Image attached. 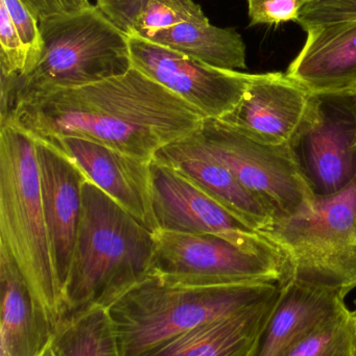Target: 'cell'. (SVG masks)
Listing matches in <instances>:
<instances>
[{
  "mask_svg": "<svg viewBox=\"0 0 356 356\" xmlns=\"http://www.w3.org/2000/svg\"><path fill=\"white\" fill-rule=\"evenodd\" d=\"M205 117L132 68L125 74L19 102L0 117L39 141L65 137L98 142L144 162L198 131Z\"/></svg>",
  "mask_w": 356,
  "mask_h": 356,
  "instance_id": "obj_1",
  "label": "cell"
},
{
  "mask_svg": "<svg viewBox=\"0 0 356 356\" xmlns=\"http://www.w3.org/2000/svg\"><path fill=\"white\" fill-rule=\"evenodd\" d=\"M155 232L89 179L68 275L61 292L60 322L109 309L148 277ZM59 326V325H58Z\"/></svg>",
  "mask_w": 356,
  "mask_h": 356,
  "instance_id": "obj_2",
  "label": "cell"
},
{
  "mask_svg": "<svg viewBox=\"0 0 356 356\" xmlns=\"http://www.w3.org/2000/svg\"><path fill=\"white\" fill-rule=\"evenodd\" d=\"M278 284L192 286L148 275L107 309L121 356H148L208 322L275 300Z\"/></svg>",
  "mask_w": 356,
  "mask_h": 356,
  "instance_id": "obj_3",
  "label": "cell"
},
{
  "mask_svg": "<svg viewBox=\"0 0 356 356\" xmlns=\"http://www.w3.org/2000/svg\"><path fill=\"white\" fill-rule=\"evenodd\" d=\"M39 23L43 39L41 58L27 74L10 81L0 79V117L33 96L98 83L133 68L129 35L96 6Z\"/></svg>",
  "mask_w": 356,
  "mask_h": 356,
  "instance_id": "obj_4",
  "label": "cell"
},
{
  "mask_svg": "<svg viewBox=\"0 0 356 356\" xmlns=\"http://www.w3.org/2000/svg\"><path fill=\"white\" fill-rule=\"evenodd\" d=\"M0 244L58 328L61 290L44 213L35 139L0 125Z\"/></svg>",
  "mask_w": 356,
  "mask_h": 356,
  "instance_id": "obj_5",
  "label": "cell"
},
{
  "mask_svg": "<svg viewBox=\"0 0 356 356\" xmlns=\"http://www.w3.org/2000/svg\"><path fill=\"white\" fill-rule=\"evenodd\" d=\"M284 257L278 284L297 282L346 297L356 288V178L342 192L315 201L305 215L261 230Z\"/></svg>",
  "mask_w": 356,
  "mask_h": 356,
  "instance_id": "obj_6",
  "label": "cell"
},
{
  "mask_svg": "<svg viewBox=\"0 0 356 356\" xmlns=\"http://www.w3.org/2000/svg\"><path fill=\"white\" fill-rule=\"evenodd\" d=\"M148 275L181 286L279 284L284 257L268 238L240 244L217 234L158 230Z\"/></svg>",
  "mask_w": 356,
  "mask_h": 356,
  "instance_id": "obj_7",
  "label": "cell"
},
{
  "mask_svg": "<svg viewBox=\"0 0 356 356\" xmlns=\"http://www.w3.org/2000/svg\"><path fill=\"white\" fill-rule=\"evenodd\" d=\"M192 136L265 207L274 223L313 211L315 201L299 175L288 144L261 143L213 118H205Z\"/></svg>",
  "mask_w": 356,
  "mask_h": 356,
  "instance_id": "obj_8",
  "label": "cell"
},
{
  "mask_svg": "<svg viewBox=\"0 0 356 356\" xmlns=\"http://www.w3.org/2000/svg\"><path fill=\"white\" fill-rule=\"evenodd\" d=\"M288 147L314 201L345 190L356 178V90L311 92Z\"/></svg>",
  "mask_w": 356,
  "mask_h": 356,
  "instance_id": "obj_9",
  "label": "cell"
},
{
  "mask_svg": "<svg viewBox=\"0 0 356 356\" xmlns=\"http://www.w3.org/2000/svg\"><path fill=\"white\" fill-rule=\"evenodd\" d=\"M130 54L134 68L194 106L205 118L229 114L255 77L210 66L141 38L130 37Z\"/></svg>",
  "mask_w": 356,
  "mask_h": 356,
  "instance_id": "obj_10",
  "label": "cell"
},
{
  "mask_svg": "<svg viewBox=\"0 0 356 356\" xmlns=\"http://www.w3.org/2000/svg\"><path fill=\"white\" fill-rule=\"evenodd\" d=\"M153 209L158 230L217 234L240 244L265 240L173 169L152 161Z\"/></svg>",
  "mask_w": 356,
  "mask_h": 356,
  "instance_id": "obj_11",
  "label": "cell"
},
{
  "mask_svg": "<svg viewBox=\"0 0 356 356\" xmlns=\"http://www.w3.org/2000/svg\"><path fill=\"white\" fill-rule=\"evenodd\" d=\"M46 143L66 154L90 181L140 223L153 232H158L153 209L152 162H144L82 138H60Z\"/></svg>",
  "mask_w": 356,
  "mask_h": 356,
  "instance_id": "obj_12",
  "label": "cell"
},
{
  "mask_svg": "<svg viewBox=\"0 0 356 356\" xmlns=\"http://www.w3.org/2000/svg\"><path fill=\"white\" fill-rule=\"evenodd\" d=\"M35 141L44 213L62 292L81 223L83 186L88 178L58 148Z\"/></svg>",
  "mask_w": 356,
  "mask_h": 356,
  "instance_id": "obj_13",
  "label": "cell"
},
{
  "mask_svg": "<svg viewBox=\"0 0 356 356\" xmlns=\"http://www.w3.org/2000/svg\"><path fill=\"white\" fill-rule=\"evenodd\" d=\"M309 95L286 73L255 74L240 104L221 120L255 141L286 145L302 120Z\"/></svg>",
  "mask_w": 356,
  "mask_h": 356,
  "instance_id": "obj_14",
  "label": "cell"
},
{
  "mask_svg": "<svg viewBox=\"0 0 356 356\" xmlns=\"http://www.w3.org/2000/svg\"><path fill=\"white\" fill-rule=\"evenodd\" d=\"M153 161L173 169L255 232L274 223L265 207L192 134L159 150Z\"/></svg>",
  "mask_w": 356,
  "mask_h": 356,
  "instance_id": "obj_15",
  "label": "cell"
},
{
  "mask_svg": "<svg viewBox=\"0 0 356 356\" xmlns=\"http://www.w3.org/2000/svg\"><path fill=\"white\" fill-rule=\"evenodd\" d=\"M0 300V356L43 355L54 341L56 323L1 244Z\"/></svg>",
  "mask_w": 356,
  "mask_h": 356,
  "instance_id": "obj_16",
  "label": "cell"
},
{
  "mask_svg": "<svg viewBox=\"0 0 356 356\" xmlns=\"http://www.w3.org/2000/svg\"><path fill=\"white\" fill-rule=\"evenodd\" d=\"M277 299L248 356H286L322 322L346 307L344 297L297 282L278 284Z\"/></svg>",
  "mask_w": 356,
  "mask_h": 356,
  "instance_id": "obj_17",
  "label": "cell"
},
{
  "mask_svg": "<svg viewBox=\"0 0 356 356\" xmlns=\"http://www.w3.org/2000/svg\"><path fill=\"white\" fill-rule=\"evenodd\" d=\"M307 33L286 75L311 92L356 90V22L320 25Z\"/></svg>",
  "mask_w": 356,
  "mask_h": 356,
  "instance_id": "obj_18",
  "label": "cell"
},
{
  "mask_svg": "<svg viewBox=\"0 0 356 356\" xmlns=\"http://www.w3.org/2000/svg\"><path fill=\"white\" fill-rule=\"evenodd\" d=\"M275 300L199 326L148 356H248Z\"/></svg>",
  "mask_w": 356,
  "mask_h": 356,
  "instance_id": "obj_19",
  "label": "cell"
},
{
  "mask_svg": "<svg viewBox=\"0 0 356 356\" xmlns=\"http://www.w3.org/2000/svg\"><path fill=\"white\" fill-rule=\"evenodd\" d=\"M205 64L226 70L246 68V44L234 29L211 24L208 18L180 23L148 39Z\"/></svg>",
  "mask_w": 356,
  "mask_h": 356,
  "instance_id": "obj_20",
  "label": "cell"
},
{
  "mask_svg": "<svg viewBox=\"0 0 356 356\" xmlns=\"http://www.w3.org/2000/svg\"><path fill=\"white\" fill-rule=\"evenodd\" d=\"M52 346L56 356H121L105 309L59 324Z\"/></svg>",
  "mask_w": 356,
  "mask_h": 356,
  "instance_id": "obj_21",
  "label": "cell"
},
{
  "mask_svg": "<svg viewBox=\"0 0 356 356\" xmlns=\"http://www.w3.org/2000/svg\"><path fill=\"white\" fill-rule=\"evenodd\" d=\"M286 356H356V321L344 307L303 337Z\"/></svg>",
  "mask_w": 356,
  "mask_h": 356,
  "instance_id": "obj_22",
  "label": "cell"
},
{
  "mask_svg": "<svg viewBox=\"0 0 356 356\" xmlns=\"http://www.w3.org/2000/svg\"><path fill=\"white\" fill-rule=\"evenodd\" d=\"M205 18L200 4L194 0H141L129 37L148 40L180 23Z\"/></svg>",
  "mask_w": 356,
  "mask_h": 356,
  "instance_id": "obj_23",
  "label": "cell"
},
{
  "mask_svg": "<svg viewBox=\"0 0 356 356\" xmlns=\"http://www.w3.org/2000/svg\"><path fill=\"white\" fill-rule=\"evenodd\" d=\"M27 56L14 23L3 2L0 1V79L10 81L26 70Z\"/></svg>",
  "mask_w": 356,
  "mask_h": 356,
  "instance_id": "obj_24",
  "label": "cell"
},
{
  "mask_svg": "<svg viewBox=\"0 0 356 356\" xmlns=\"http://www.w3.org/2000/svg\"><path fill=\"white\" fill-rule=\"evenodd\" d=\"M0 1L3 2L6 6L8 15L14 23L17 33H18L19 38L24 46L25 51H26V70L21 75L23 76L33 70V67L38 64L41 58L42 50H43V39H42L40 23L20 0H0Z\"/></svg>",
  "mask_w": 356,
  "mask_h": 356,
  "instance_id": "obj_25",
  "label": "cell"
},
{
  "mask_svg": "<svg viewBox=\"0 0 356 356\" xmlns=\"http://www.w3.org/2000/svg\"><path fill=\"white\" fill-rule=\"evenodd\" d=\"M305 31L320 25L356 22V0H317L305 4L296 21Z\"/></svg>",
  "mask_w": 356,
  "mask_h": 356,
  "instance_id": "obj_26",
  "label": "cell"
},
{
  "mask_svg": "<svg viewBox=\"0 0 356 356\" xmlns=\"http://www.w3.org/2000/svg\"><path fill=\"white\" fill-rule=\"evenodd\" d=\"M303 0H248L251 24L279 25L296 22L305 6Z\"/></svg>",
  "mask_w": 356,
  "mask_h": 356,
  "instance_id": "obj_27",
  "label": "cell"
},
{
  "mask_svg": "<svg viewBox=\"0 0 356 356\" xmlns=\"http://www.w3.org/2000/svg\"><path fill=\"white\" fill-rule=\"evenodd\" d=\"M38 21L82 12L91 6L89 0H20Z\"/></svg>",
  "mask_w": 356,
  "mask_h": 356,
  "instance_id": "obj_28",
  "label": "cell"
},
{
  "mask_svg": "<svg viewBox=\"0 0 356 356\" xmlns=\"http://www.w3.org/2000/svg\"><path fill=\"white\" fill-rule=\"evenodd\" d=\"M141 0H96L98 10L123 33L130 35Z\"/></svg>",
  "mask_w": 356,
  "mask_h": 356,
  "instance_id": "obj_29",
  "label": "cell"
},
{
  "mask_svg": "<svg viewBox=\"0 0 356 356\" xmlns=\"http://www.w3.org/2000/svg\"><path fill=\"white\" fill-rule=\"evenodd\" d=\"M41 356H56V353H54V348H52V345H50L49 347H48L47 349H46L45 351H44L43 355Z\"/></svg>",
  "mask_w": 356,
  "mask_h": 356,
  "instance_id": "obj_30",
  "label": "cell"
},
{
  "mask_svg": "<svg viewBox=\"0 0 356 356\" xmlns=\"http://www.w3.org/2000/svg\"><path fill=\"white\" fill-rule=\"evenodd\" d=\"M305 3H309V2L317 1V0H303Z\"/></svg>",
  "mask_w": 356,
  "mask_h": 356,
  "instance_id": "obj_31",
  "label": "cell"
},
{
  "mask_svg": "<svg viewBox=\"0 0 356 356\" xmlns=\"http://www.w3.org/2000/svg\"><path fill=\"white\" fill-rule=\"evenodd\" d=\"M355 311H353V315H355V321H356V301L355 302Z\"/></svg>",
  "mask_w": 356,
  "mask_h": 356,
  "instance_id": "obj_32",
  "label": "cell"
}]
</instances>
